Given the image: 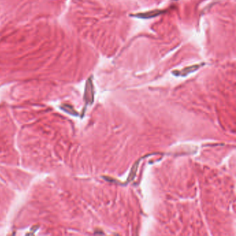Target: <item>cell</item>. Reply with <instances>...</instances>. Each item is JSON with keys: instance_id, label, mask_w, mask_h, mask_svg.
I'll return each instance as SVG.
<instances>
[{"instance_id": "6da1fadb", "label": "cell", "mask_w": 236, "mask_h": 236, "mask_svg": "<svg viewBox=\"0 0 236 236\" xmlns=\"http://www.w3.org/2000/svg\"><path fill=\"white\" fill-rule=\"evenodd\" d=\"M85 99L87 103L92 104L94 101V92H93V86L91 82L89 81L86 86V90L85 94Z\"/></svg>"}, {"instance_id": "7a4b0ae2", "label": "cell", "mask_w": 236, "mask_h": 236, "mask_svg": "<svg viewBox=\"0 0 236 236\" xmlns=\"http://www.w3.org/2000/svg\"><path fill=\"white\" fill-rule=\"evenodd\" d=\"M161 13V11H151V12L146 13H144V14H139L136 16L139 17V18H153V17L158 15L160 14Z\"/></svg>"}, {"instance_id": "3957f363", "label": "cell", "mask_w": 236, "mask_h": 236, "mask_svg": "<svg viewBox=\"0 0 236 236\" xmlns=\"http://www.w3.org/2000/svg\"><path fill=\"white\" fill-rule=\"evenodd\" d=\"M197 69H199L198 65H195V66L190 67H187V68L184 69H183L181 72H180V75H181L182 76H186L188 75L189 74L192 73V72L196 71Z\"/></svg>"}, {"instance_id": "277c9868", "label": "cell", "mask_w": 236, "mask_h": 236, "mask_svg": "<svg viewBox=\"0 0 236 236\" xmlns=\"http://www.w3.org/2000/svg\"><path fill=\"white\" fill-rule=\"evenodd\" d=\"M139 161H137V163H135L134 165L133 166L132 168V170H131L130 173V174H129V177H128V179H127V181H132V180L134 179V178L135 177L136 172H137V168H138V166H139Z\"/></svg>"}, {"instance_id": "5b68a950", "label": "cell", "mask_w": 236, "mask_h": 236, "mask_svg": "<svg viewBox=\"0 0 236 236\" xmlns=\"http://www.w3.org/2000/svg\"><path fill=\"white\" fill-rule=\"evenodd\" d=\"M62 109L63 110H64L66 112L69 113V114H71V115H77V113L74 111V109L72 108L69 105H65V106H62Z\"/></svg>"}]
</instances>
